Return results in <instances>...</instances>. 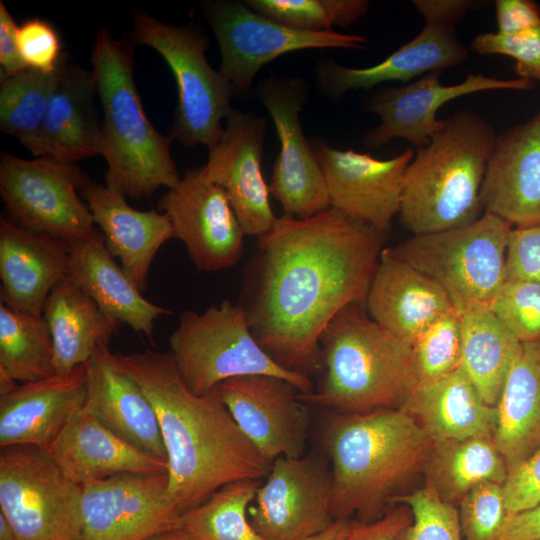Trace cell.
Masks as SVG:
<instances>
[{
    "label": "cell",
    "mask_w": 540,
    "mask_h": 540,
    "mask_svg": "<svg viewBox=\"0 0 540 540\" xmlns=\"http://www.w3.org/2000/svg\"><path fill=\"white\" fill-rule=\"evenodd\" d=\"M462 350V317L452 309L431 323L413 342L419 383L440 378L459 368Z\"/></svg>",
    "instance_id": "ab89813d"
},
{
    "label": "cell",
    "mask_w": 540,
    "mask_h": 540,
    "mask_svg": "<svg viewBox=\"0 0 540 540\" xmlns=\"http://www.w3.org/2000/svg\"><path fill=\"white\" fill-rule=\"evenodd\" d=\"M86 362L65 374L16 384L0 395V447H47L86 400Z\"/></svg>",
    "instance_id": "7402d4cb"
},
{
    "label": "cell",
    "mask_w": 540,
    "mask_h": 540,
    "mask_svg": "<svg viewBox=\"0 0 540 540\" xmlns=\"http://www.w3.org/2000/svg\"><path fill=\"white\" fill-rule=\"evenodd\" d=\"M115 356L156 412L167 454L166 497L180 515L226 484L268 475L271 463L244 436L216 390L193 393L170 351Z\"/></svg>",
    "instance_id": "7a4b0ae2"
},
{
    "label": "cell",
    "mask_w": 540,
    "mask_h": 540,
    "mask_svg": "<svg viewBox=\"0 0 540 540\" xmlns=\"http://www.w3.org/2000/svg\"><path fill=\"white\" fill-rule=\"evenodd\" d=\"M70 245L68 276L112 320L125 323L152 344L155 321L172 312L145 299L142 292L114 260L102 235Z\"/></svg>",
    "instance_id": "4dcf8cb0"
},
{
    "label": "cell",
    "mask_w": 540,
    "mask_h": 540,
    "mask_svg": "<svg viewBox=\"0 0 540 540\" xmlns=\"http://www.w3.org/2000/svg\"><path fill=\"white\" fill-rule=\"evenodd\" d=\"M512 226L484 212L458 228L413 237L388 247L397 258L434 280L460 314L490 307L506 281V250Z\"/></svg>",
    "instance_id": "ba28073f"
},
{
    "label": "cell",
    "mask_w": 540,
    "mask_h": 540,
    "mask_svg": "<svg viewBox=\"0 0 540 540\" xmlns=\"http://www.w3.org/2000/svg\"><path fill=\"white\" fill-rule=\"evenodd\" d=\"M457 506L463 540H497L507 516L503 485L482 483Z\"/></svg>",
    "instance_id": "7bdbcfd3"
},
{
    "label": "cell",
    "mask_w": 540,
    "mask_h": 540,
    "mask_svg": "<svg viewBox=\"0 0 540 540\" xmlns=\"http://www.w3.org/2000/svg\"><path fill=\"white\" fill-rule=\"evenodd\" d=\"M322 377L299 395L326 410L362 414L398 409L419 384L412 346L375 322L365 306L350 304L320 337Z\"/></svg>",
    "instance_id": "277c9868"
},
{
    "label": "cell",
    "mask_w": 540,
    "mask_h": 540,
    "mask_svg": "<svg viewBox=\"0 0 540 540\" xmlns=\"http://www.w3.org/2000/svg\"><path fill=\"white\" fill-rule=\"evenodd\" d=\"M265 479L248 507L252 527L265 540H304L334 523L325 454L279 457Z\"/></svg>",
    "instance_id": "4fadbf2b"
},
{
    "label": "cell",
    "mask_w": 540,
    "mask_h": 540,
    "mask_svg": "<svg viewBox=\"0 0 540 540\" xmlns=\"http://www.w3.org/2000/svg\"><path fill=\"white\" fill-rule=\"evenodd\" d=\"M86 367L84 407L114 433L167 463L153 405L138 383L119 366L115 354L108 346H100Z\"/></svg>",
    "instance_id": "603a6c76"
},
{
    "label": "cell",
    "mask_w": 540,
    "mask_h": 540,
    "mask_svg": "<svg viewBox=\"0 0 540 540\" xmlns=\"http://www.w3.org/2000/svg\"><path fill=\"white\" fill-rule=\"evenodd\" d=\"M497 33L516 35L540 24V7L531 0H496Z\"/></svg>",
    "instance_id": "681fc988"
},
{
    "label": "cell",
    "mask_w": 540,
    "mask_h": 540,
    "mask_svg": "<svg viewBox=\"0 0 540 540\" xmlns=\"http://www.w3.org/2000/svg\"><path fill=\"white\" fill-rule=\"evenodd\" d=\"M480 199L485 212L511 226L540 224V111L496 136Z\"/></svg>",
    "instance_id": "44dd1931"
},
{
    "label": "cell",
    "mask_w": 540,
    "mask_h": 540,
    "mask_svg": "<svg viewBox=\"0 0 540 540\" xmlns=\"http://www.w3.org/2000/svg\"><path fill=\"white\" fill-rule=\"evenodd\" d=\"M17 41L28 69L53 74L64 61L61 37L47 20L36 17L24 21L18 26Z\"/></svg>",
    "instance_id": "f6af8a7d"
},
{
    "label": "cell",
    "mask_w": 540,
    "mask_h": 540,
    "mask_svg": "<svg viewBox=\"0 0 540 540\" xmlns=\"http://www.w3.org/2000/svg\"><path fill=\"white\" fill-rule=\"evenodd\" d=\"M496 410L493 439L510 471L540 448V341L522 343Z\"/></svg>",
    "instance_id": "d6a6232c"
},
{
    "label": "cell",
    "mask_w": 540,
    "mask_h": 540,
    "mask_svg": "<svg viewBox=\"0 0 540 540\" xmlns=\"http://www.w3.org/2000/svg\"><path fill=\"white\" fill-rule=\"evenodd\" d=\"M400 409L416 420L433 443L493 437L496 429V406L483 400L460 368L419 383Z\"/></svg>",
    "instance_id": "f546056e"
},
{
    "label": "cell",
    "mask_w": 540,
    "mask_h": 540,
    "mask_svg": "<svg viewBox=\"0 0 540 540\" xmlns=\"http://www.w3.org/2000/svg\"><path fill=\"white\" fill-rule=\"evenodd\" d=\"M46 449L63 472L79 485L121 473L168 472L166 462L114 433L84 405Z\"/></svg>",
    "instance_id": "83f0119b"
},
{
    "label": "cell",
    "mask_w": 540,
    "mask_h": 540,
    "mask_svg": "<svg viewBox=\"0 0 540 540\" xmlns=\"http://www.w3.org/2000/svg\"><path fill=\"white\" fill-rule=\"evenodd\" d=\"M442 71L425 74L417 81L382 87L368 101L367 109L377 114L381 123L367 132L364 143L378 148L401 138L417 149L426 146L443 125L437 111L458 97L488 90H530L534 82L524 78L499 79L484 74H470L458 84L443 85Z\"/></svg>",
    "instance_id": "d6986e66"
},
{
    "label": "cell",
    "mask_w": 540,
    "mask_h": 540,
    "mask_svg": "<svg viewBox=\"0 0 540 540\" xmlns=\"http://www.w3.org/2000/svg\"><path fill=\"white\" fill-rule=\"evenodd\" d=\"M489 308L520 342L540 341V283L506 280Z\"/></svg>",
    "instance_id": "b9f144b4"
},
{
    "label": "cell",
    "mask_w": 540,
    "mask_h": 540,
    "mask_svg": "<svg viewBox=\"0 0 540 540\" xmlns=\"http://www.w3.org/2000/svg\"><path fill=\"white\" fill-rule=\"evenodd\" d=\"M70 245L60 239L0 220V302L8 308L42 315L54 286L68 276Z\"/></svg>",
    "instance_id": "cb8c5ba5"
},
{
    "label": "cell",
    "mask_w": 540,
    "mask_h": 540,
    "mask_svg": "<svg viewBox=\"0 0 540 540\" xmlns=\"http://www.w3.org/2000/svg\"><path fill=\"white\" fill-rule=\"evenodd\" d=\"M471 48L481 55L509 56L515 60L514 71L519 78L540 81V24L516 35L478 34Z\"/></svg>",
    "instance_id": "ee69618b"
},
{
    "label": "cell",
    "mask_w": 540,
    "mask_h": 540,
    "mask_svg": "<svg viewBox=\"0 0 540 540\" xmlns=\"http://www.w3.org/2000/svg\"><path fill=\"white\" fill-rule=\"evenodd\" d=\"M0 540H17L16 533L12 525L1 512H0Z\"/></svg>",
    "instance_id": "9f6ffc18"
},
{
    "label": "cell",
    "mask_w": 540,
    "mask_h": 540,
    "mask_svg": "<svg viewBox=\"0 0 540 540\" xmlns=\"http://www.w3.org/2000/svg\"><path fill=\"white\" fill-rule=\"evenodd\" d=\"M424 473L426 486L456 506L482 483L503 485L509 470L493 437H478L433 443Z\"/></svg>",
    "instance_id": "e575fe53"
},
{
    "label": "cell",
    "mask_w": 540,
    "mask_h": 540,
    "mask_svg": "<svg viewBox=\"0 0 540 540\" xmlns=\"http://www.w3.org/2000/svg\"><path fill=\"white\" fill-rule=\"evenodd\" d=\"M257 95L273 120L280 142L270 194L280 202L284 215L297 219H308L330 209L321 166L299 120L306 97L304 82L271 77L259 83Z\"/></svg>",
    "instance_id": "5bb4252c"
},
{
    "label": "cell",
    "mask_w": 540,
    "mask_h": 540,
    "mask_svg": "<svg viewBox=\"0 0 540 540\" xmlns=\"http://www.w3.org/2000/svg\"><path fill=\"white\" fill-rule=\"evenodd\" d=\"M365 309L375 322L412 346L431 323L454 307L434 280L384 248Z\"/></svg>",
    "instance_id": "4316f807"
},
{
    "label": "cell",
    "mask_w": 540,
    "mask_h": 540,
    "mask_svg": "<svg viewBox=\"0 0 540 540\" xmlns=\"http://www.w3.org/2000/svg\"><path fill=\"white\" fill-rule=\"evenodd\" d=\"M321 444L331 464L334 520L373 522L419 472L433 442L404 410L362 414L330 411L321 427Z\"/></svg>",
    "instance_id": "3957f363"
},
{
    "label": "cell",
    "mask_w": 540,
    "mask_h": 540,
    "mask_svg": "<svg viewBox=\"0 0 540 540\" xmlns=\"http://www.w3.org/2000/svg\"><path fill=\"white\" fill-rule=\"evenodd\" d=\"M0 372L20 383L57 374L53 339L43 315L15 311L0 302Z\"/></svg>",
    "instance_id": "d590c367"
},
{
    "label": "cell",
    "mask_w": 540,
    "mask_h": 540,
    "mask_svg": "<svg viewBox=\"0 0 540 540\" xmlns=\"http://www.w3.org/2000/svg\"><path fill=\"white\" fill-rule=\"evenodd\" d=\"M58 71L45 74L27 68L0 81V128L26 149L42 126Z\"/></svg>",
    "instance_id": "74e56055"
},
{
    "label": "cell",
    "mask_w": 540,
    "mask_h": 540,
    "mask_svg": "<svg viewBox=\"0 0 540 540\" xmlns=\"http://www.w3.org/2000/svg\"><path fill=\"white\" fill-rule=\"evenodd\" d=\"M134 45L157 51L170 67L178 90L171 135L187 146L212 148L220 139L222 121L232 112L235 91L208 63L206 38L196 28L164 23L137 8L133 11Z\"/></svg>",
    "instance_id": "9c48e42d"
},
{
    "label": "cell",
    "mask_w": 540,
    "mask_h": 540,
    "mask_svg": "<svg viewBox=\"0 0 540 540\" xmlns=\"http://www.w3.org/2000/svg\"><path fill=\"white\" fill-rule=\"evenodd\" d=\"M79 192L101 231L107 250L120 260L125 273L143 293L158 250L175 238L168 216L153 210H136L124 195L89 177Z\"/></svg>",
    "instance_id": "484cf974"
},
{
    "label": "cell",
    "mask_w": 540,
    "mask_h": 540,
    "mask_svg": "<svg viewBox=\"0 0 540 540\" xmlns=\"http://www.w3.org/2000/svg\"><path fill=\"white\" fill-rule=\"evenodd\" d=\"M506 280L540 283V224L511 229L506 250Z\"/></svg>",
    "instance_id": "bcb514c9"
},
{
    "label": "cell",
    "mask_w": 540,
    "mask_h": 540,
    "mask_svg": "<svg viewBox=\"0 0 540 540\" xmlns=\"http://www.w3.org/2000/svg\"><path fill=\"white\" fill-rule=\"evenodd\" d=\"M265 131L264 118L233 109L202 165L205 176L225 191L245 234L258 238L277 221L261 168Z\"/></svg>",
    "instance_id": "ffe728a7"
},
{
    "label": "cell",
    "mask_w": 540,
    "mask_h": 540,
    "mask_svg": "<svg viewBox=\"0 0 540 540\" xmlns=\"http://www.w3.org/2000/svg\"><path fill=\"white\" fill-rule=\"evenodd\" d=\"M385 239L333 208L283 215L258 238L240 305L276 363L309 378L322 372L321 334L346 306H365Z\"/></svg>",
    "instance_id": "6da1fadb"
},
{
    "label": "cell",
    "mask_w": 540,
    "mask_h": 540,
    "mask_svg": "<svg viewBox=\"0 0 540 540\" xmlns=\"http://www.w3.org/2000/svg\"><path fill=\"white\" fill-rule=\"evenodd\" d=\"M168 472L121 473L81 485V540H146L180 528Z\"/></svg>",
    "instance_id": "9a60e30c"
},
{
    "label": "cell",
    "mask_w": 540,
    "mask_h": 540,
    "mask_svg": "<svg viewBox=\"0 0 540 540\" xmlns=\"http://www.w3.org/2000/svg\"><path fill=\"white\" fill-rule=\"evenodd\" d=\"M81 496L45 447H0V512L17 540H81Z\"/></svg>",
    "instance_id": "30bf717a"
},
{
    "label": "cell",
    "mask_w": 540,
    "mask_h": 540,
    "mask_svg": "<svg viewBox=\"0 0 540 540\" xmlns=\"http://www.w3.org/2000/svg\"><path fill=\"white\" fill-rule=\"evenodd\" d=\"M411 521L412 513L409 507L396 504L373 522L349 519L344 540H395Z\"/></svg>",
    "instance_id": "c3c4849f"
},
{
    "label": "cell",
    "mask_w": 540,
    "mask_h": 540,
    "mask_svg": "<svg viewBox=\"0 0 540 540\" xmlns=\"http://www.w3.org/2000/svg\"><path fill=\"white\" fill-rule=\"evenodd\" d=\"M87 178L74 162L1 153L0 194L9 220L68 244L102 235L79 192Z\"/></svg>",
    "instance_id": "8fae6325"
},
{
    "label": "cell",
    "mask_w": 540,
    "mask_h": 540,
    "mask_svg": "<svg viewBox=\"0 0 540 540\" xmlns=\"http://www.w3.org/2000/svg\"><path fill=\"white\" fill-rule=\"evenodd\" d=\"M169 345L180 377L197 395L214 391L230 378L257 374L286 379L301 395L314 389L311 378L281 367L270 357L253 336L244 308L228 300L202 313L182 312Z\"/></svg>",
    "instance_id": "52a82bcc"
},
{
    "label": "cell",
    "mask_w": 540,
    "mask_h": 540,
    "mask_svg": "<svg viewBox=\"0 0 540 540\" xmlns=\"http://www.w3.org/2000/svg\"><path fill=\"white\" fill-rule=\"evenodd\" d=\"M131 37L115 39L102 28L91 50V71L102 111L101 155L107 162L106 186L125 197H151L181 180L161 135L146 116L133 77Z\"/></svg>",
    "instance_id": "5b68a950"
},
{
    "label": "cell",
    "mask_w": 540,
    "mask_h": 540,
    "mask_svg": "<svg viewBox=\"0 0 540 540\" xmlns=\"http://www.w3.org/2000/svg\"><path fill=\"white\" fill-rule=\"evenodd\" d=\"M391 504H404L412 513L411 523L395 540H463L457 506L443 501L430 487L398 495Z\"/></svg>",
    "instance_id": "60d3db41"
},
{
    "label": "cell",
    "mask_w": 540,
    "mask_h": 540,
    "mask_svg": "<svg viewBox=\"0 0 540 540\" xmlns=\"http://www.w3.org/2000/svg\"><path fill=\"white\" fill-rule=\"evenodd\" d=\"M261 480L245 479L224 485L180 517V528L195 540H265L247 518Z\"/></svg>",
    "instance_id": "8d00e7d4"
},
{
    "label": "cell",
    "mask_w": 540,
    "mask_h": 540,
    "mask_svg": "<svg viewBox=\"0 0 540 540\" xmlns=\"http://www.w3.org/2000/svg\"><path fill=\"white\" fill-rule=\"evenodd\" d=\"M468 53L454 27L425 23L412 40L376 65L350 68L324 61L317 78L324 93L339 97L350 90L368 89L387 81L406 83L414 77L457 66Z\"/></svg>",
    "instance_id": "f1b7e54d"
},
{
    "label": "cell",
    "mask_w": 540,
    "mask_h": 540,
    "mask_svg": "<svg viewBox=\"0 0 540 540\" xmlns=\"http://www.w3.org/2000/svg\"><path fill=\"white\" fill-rule=\"evenodd\" d=\"M146 540H195V539L183 528H176V529H171L168 531L161 532Z\"/></svg>",
    "instance_id": "11a10c76"
},
{
    "label": "cell",
    "mask_w": 540,
    "mask_h": 540,
    "mask_svg": "<svg viewBox=\"0 0 540 540\" xmlns=\"http://www.w3.org/2000/svg\"><path fill=\"white\" fill-rule=\"evenodd\" d=\"M313 149L321 166L331 208L387 233L401 210L404 178L414 151L387 160L320 141Z\"/></svg>",
    "instance_id": "ac0fdd59"
},
{
    "label": "cell",
    "mask_w": 540,
    "mask_h": 540,
    "mask_svg": "<svg viewBox=\"0 0 540 540\" xmlns=\"http://www.w3.org/2000/svg\"><path fill=\"white\" fill-rule=\"evenodd\" d=\"M497 540H540V503L507 515Z\"/></svg>",
    "instance_id": "f5cc1de1"
},
{
    "label": "cell",
    "mask_w": 540,
    "mask_h": 540,
    "mask_svg": "<svg viewBox=\"0 0 540 540\" xmlns=\"http://www.w3.org/2000/svg\"><path fill=\"white\" fill-rule=\"evenodd\" d=\"M42 315L52 335L57 374L87 362L96 348L108 346L118 333L119 323L109 318L69 276L51 290Z\"/></svg>",
    "instance_id": "1f68e13d"
},
{
    "label": "cell",
    "mask_w": 540,
    "mask_h": 540,
    "mask_svg": "<svg viewBox=\"0 0 540 540\" xmlns=\"http://www.w3.org/2000/svg\"><path fill=\"white\" fill-rule=\"evenodd\" d=\"M462 317V350L459 368L483 400L496 406L505 380L521 355L520 342L489 307H476Z\"/></svg>",
    "instance_id": "836d02e7"
},
{
    "label": "cell",
    "mask_w": 540,
    "mask_h": 540,
    "mask_svg": "<svg viewBox=\"0 0 540 540\" xmlns=\"http://www.w3.org/2000/svg\"><path fill=\"white\" fill-rule=\"evenodd\" d=\"M245 3L259 14L308 31L348 26L369 9L366 0H248Z\"/></svg>",
    "instance_id": "f35d334b"
},
{
    "label": "cell",
    "mask_w": 540,
    "mask_h": 540,
    "mask_svg": "<svg viewBox=\"0 0 540 540\" xmlns=\"http://www.w3.org/2000/svg\"><path fill=\"white\" fill-rule=\"evenodd\" d=\"M202 7L220 48L219 71L235 94L246 92L259 70L281 55L311 48L361 49L367 43L361 35L292 27L239 1H206Z\"/></svg>",
    "instance_id": "7c38bea8"
},
{
    "label": "cell",
    "mask_w": 540,
    "mask_h": 540,
    "mask_svg": "<svg viewBox=\"0 0 540 540\" xmlns=\"http://www.w3.org/2000/svg\"><path fill=\"white\" fill-rule=\"evenodd\" d=\"M95 94L92 72L64 59L42 126L27 150L36 158L74 163L101 154L102 123Z\"/></svg>",
    "instance_id": "d4e9b609"
},
{
    "label": "cell",
    "mask_w": 540,
    "mask_h": 540,
    "mask_svg": "<svg viewBox=\"0 0 540 540\" xmlns=\"http://www.w3.org/2000/svg\"><path fill=\"white\" fill-rule=\"evenodd\" d=\"M496 134L483 118L463 110L443 120L407 167L400 217L413 235L468 225L484 210L480 190Z\"/></svg>",
    "instance_id": "8992f818"
},
{
    "label": "cell",
    "mask_w": 540,
    "mask_h": 540,
    "mask_svg": "<svg viewBox=\"0 0 540 540\" xmlns=\"http://www.w3.org/2000/svg\"><path fill=\"white\" fill-rule=\"evenodd\" d=\"M349 519L335 520L326 530L304 540H344Z\"/></svg>",
    "instance_id": "db71d44e"
},
{
    "label": "cell",
    "mask_w": 540,
    "mask_h": 540,
    "mask_svg": "<svg viewBox=\"0 0 540 540\" xmlns=\"http://www.w3.org/2000/svg\"><path fill=\"white\" fill-rule=\"evenodd\" d=\"M503 493L507 515L528 510L540 503V448L509 471Z\"/></svg>",
    "instance_id": "7dc6e473"
},
{
    "label": "cell",
    "mask_w": 540,
    "mask_h": 540,
    "mask_svg": "<svg viewBox=\"0 0 540 540\" xmlns=\"http://www.w3.org/2000/svg\"><path fill=\"white\" fill-rule=\"evenodd\" d=\"M158 209L199 270H223L240 259L245 232L225 191L205 176L202 165L187 170L159 199Z\"/></svg>",
    "instance_id": "2e32d148"
},
{
    "label": "cell",
    "mask_w": 540,
    "mask_h": 540,
    "mask_svg": "<svg viewBox=\"0 0 540 540\" xmlns=\"http://www.w3.org/2000/svg\"><path fill=\"white\" fill-rule=\"evenodd\" d=\"M413 5L425 23L454 27L468 11L477 9L481 1L473 0H414Z\"/></svg>",
    "instance_id": "816d5d0a"
},
{
    "label": "cell",
    "mask_w": 540,
    "mask_h": 540,
    "mask_svg": "<svg viewBox=\"0 0 540 540\" xmlns=\"http://www.w3.org/2000/svg\"><path fill=\"white\" fill-rule=\"evenodd\" d=\"M215 390L266 461L305 454L309 418L293 383L271 375H245L225 380Z\"/></svg>",
    "instance_id": "e0dca14e"
},
{
    "label": "cell",
    "mask_w": 540,
    "mask_h": 540,
    "mask_svg": "<svg viewBox=\"0 0 540 540\" xmlns=\"http://www.w3.org/2000/svg\"><path fill=\"white\" fill-rule=\"evenodd\" d=\"M17 31L18 25L0 1V81L27 69L20 56Z\"/></svg>",
    "instance_id": "f907efd6"
}]
</instances>
